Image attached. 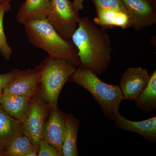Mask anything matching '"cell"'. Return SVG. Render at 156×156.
<instances>
[{
    "instance_id": "17",
    "label": "cell",
    "mask_w": 156,
    "mask_h": 156,
    "mask_svg": "<svg viewBox=\"0 0 156 156\" xmlns=\"http://www.w3.org/2000/svg\"><path fill=\"white\" fill-rule=\"evenodd\" d=\"M135 101V106L140 110L149 113L156 109V71L150 76L148 83Z\"/></svg>"
},
{
    "instance_id": "22",
    "label": "cell",
    "mask_w": 156,
    "mask_h": 156,
    "mask_svg": "<svg viewBox=\"0 0 156 156\" xmlns=\"http://www.w3.org/2000/svg\"><path fill=\"white\" fill-rule=\"evenodd\" d=\"M20 70H14L6 73L0 74V96L3 89L8 83L14 79L20 72Z\"/></svg>"
},
{
    "instance_id": "7",
    "label": "cell",
    "mask_w": 156,
    "mask_h": 156,
    "mask_svg": "<svg viewBox=\"0 0 156 156\" xmlns=\"http://www.w3.org/2000/svg\"><path fill=\"white\" fill-rule=\"evenodd\" d=\"M128 11L130 26L140 31L156 23V11L148 0H121Z\"/></svg>"
},
{
    "instance_id": "23",
    "label": "cell",
    "mask_w": 156,
    "mask_h": 156,
    "mask_svg": "<svg viewBox=\"0 0 156 156\" xmlns=\"http://www.w3.org/2000/svg\"><path fill=\"white\" fill-rule=\"evenodd\" d=\"M84 0H74L72 2V5L74 10L77 13H79L80 10H83L84 9L83 4Z\"/></svg>"
},
{
    "instance_id": "3",
    "label": "cell",
    "mask_w": 156,
    "mask_h": 156,
    "mask_svg": "<svg viewBox=\"0 0 156 156\" xmlns=\"http://www.w3.org/2000/svg\"><path fill=\"white\" fill-rule=\"evenodd\" d=\"M70 80L90 92L105 116L112 121L115 115L119 112L120 104L124 100L119 85L104 83L97 75L81 65L78 66Z\"/></svg>"
},
{
    "instance_id": "16",
    "label": "cell",
    "mask_w": 156,
    "mask_h": 156,
    "mask_svg": "<svg viewBox=\"0 0 156 156\" xmlns=\"http://www.w3.org/2000/svg\"><path fill=\"white\" fill-rule=\"evenodd\" d=\"M50 0H26L20 7L17 14L19 23L30 20L47 17Z\"/></svg>"
},
{
    "instance_id": "10",
    "label": "cell",
    "mask_w": 156,
    "mask_h": 156,
    "mask_svg": "<svg viewBox=\"0 0 156 156\" xmlns=\"http://www.w3.org/2000/svg\"><path fill=\"white\" fill-rule=\"evenodd\" d=\"M50 114L45 122L43 139L62 154L64 140L65 123L63 112L57 106L50 108Z\"/></svg>"
},
{
    "instance_id": "5",
    "label": "cell",
    "mask_w": 156,
    "mask_h": 156,
    "mask_svg": "<svg viewBox=\"0 0 156 156\" xmlns=\"http://www.w3.org/2000/svg\"><path fill=\"white\" fill-rule=\"evenodd\" d=\"M47 18L60 36L71 41L81 17L69 0H50Z\"/></svg>"
},
{
    "instance_id": "13",
    "label": "cell",
    "mask_w": 156,
    "mask_h": 156,
    "mask_svg": "<svg viewBox=\"0 0 156 156\" xmlns=\"http://www.w3.org/2000/svg\"><path fill=\"white\" fill-rule=\"evenodd\" d=\"M23 134V123L9 115L0 104V145L5 147L14 138Z\"/></svg>"
},
{
    "instance_id": "4",
    "label": "cell",
    "mask_w": 156,
    "mask_h": 156,
    "mask_svg": "<svg viewBox=\"0 0 156 156\" xmlns=\"http://www.w3.org/2000/svg\"><path fill=\"white\" fill-rule=\"evenodd\" d=\"M36 69L41 85L40 96L50 108L57 106L59 93L75 72L76 66L65 60L49 56Z\"/></svg>"
},
{
    "instance_id": "25",
    "label": "cell",
    "mask_w": 156,
    "mask_h": 156,
    "mask_svg": "<svg viewBox=\"0 0 156 156\" xmlns=\"http://www.w3.org/2000/svg\"><path fill=\"white\" fill-rule=\"evenodd\" d=\"M148 2L151 3V5H152L154 8L156 7V0H148Z\"/></svg>"
},
{
    "instance_id": "15",
    "label": "cell",
    "mask_w": 156,
    "mask_h": 156,
    "mask_svg": "<svg viewBox=\"0 0 156 156\" xmlns=\"http://www.w3.org/2000/svg\"><path fill=\"white\" fill-rule=\"evenodd\" d=\"M96 17L93 22L104 29L119 27L129 28L130 19L128 14L114 10H96Z\"/></svg>"
},
{
    "instance_id": "19",
    "label": "cell",
    "mask_w": 156,
    "mask_h": 156,
    "mask_svg": "<svg viewBox=\"0 0 156 156\" xmlns=\"http://www.w3.org/2000/svg\"><path fill=\"white\" fill-rule=\"evenodd\" d=\"M10 9V3H0V54L7 60L11 58L13 50L7 42L3 27V20L5 14Z\"/></svg>"
},
{
    "instance_id": "20",
    "label": "cell",
    "mask_w": 156,
    "mask_h": 156,
    "mask_svg": "<svg viewBox=\"0 0 156 156\" xmlns=\"http://www.w3.org/2000/svg\"><path fill=\"white\" fill-rule=\"evenodd\" d=\"M96 10H114L128 14L126 6L121 0H92Z\"/></svg>"
},
{
    "instance_id": "9",
    "label": "cell",
    "mask_w": 156,
    "mask_h": 156,
    "mask_svg": "<svg viewBox=\"0 0 156 156\" xmlns=\"http://www.w3.org/2000/svg\"><path fill=\"white\" fill-rule=\"evenodd\" d=\"M39 84V75L36 69L21 70L4 87L2 95H18L31 99L35 95Z\"/></svg>"
},
{
    "instance_id": "21",
    "label": "cell",
    "mask_w": 156,
    "mask_h": 156,
    "mask_svg": "<svg viewBox=\"0 0 156 156\" xmlns=\"http://www.w3.org/2000/svg\"><path fill=\"white\" fill-rule=\"evenodd\" d=\"M37 155L39 156H62L56 148L50 145L44 139H42L39 144Z\"/></svg>"
},
{
    "instance_id": "8",
    "label": "cell",
    "mask_w": 156,
    "mask_h": 156,
    "mask_svg": "<svg viewBox=\"0 0 156 156\" xmlns=\"http://www.w3.org/2000/svg\"><path fill=\"white\" fill-rule=\"evenodd\" d=\"M150 76L148 71L145 69L140 67L128 69L123 74L120 82L124 99L136 100L145 89Z\"/></svg>"
},
{
    "instance_id": "6",
    "label": "cell",
    "mask_w": 156,
    "mask_h": 156,
    "mask_svg": "<svg viewBox=\"0 0 156 156\" xmlns=\"http://www.w3.org/2000/svg\"><path fill=\"white\" fill-rule=\"evenodd\" d=\"M50 107L40 95L33 98L28 116L23 125V132L37 149L43 139V132Z\"/></svg>"
},
{
    "instance_id": "26",
    "label": "cell",
    "mask_w": 156,
    "mask_h": 156,
    "mask_svg": "<svg viewBox=\"0 0 156 156\" xmlns=\"http://www.w3.org/2000/svg\"><path fill=\"white\" fill-rule=\"evenodd\" d=\"M12 0H0V3H10Z\"/></svg>"
},
{
    "instance_id": "14",
    "label": "cell",
    "mask_w": 156,
    "mask_h": 156,
    "mask_svg": "<svg viewBox=\"0 0 156 156\" xmlns=\"http://www.w3.org/2000/svg\"><path fill=\"white\" fill-rule=\"evenodd\" d=\"M65 123L64 140L62 147V156H77V138L80 121L71 114L63 112Z\"/></svg>"
},
{
    "instance_id": "11",
    "label": "cell",
    "mask_w": 156,
    "mask_h": 156,
    "mask_svg": "<svg viewBox=\"0 0 156 156\" xmlns=\"http://www.w3.org/2000/svg\"><path fill=\"white\" fill-rule=\"evenodd\" d=\"M112 121L116 128L139 134L151 143L156 142V116L144 121L133 122L126 119L119 112Z\"/></svg>"
},
{
    "instance_id": "1",
    "label": "cell",
    "mask_w": 156,
    "mask_h": 156,
    "mask_svg": "<svg viewBox=\"0 0 156 156\" xmlns=\"http://www.w3.org/2000/svg\"><path fill=\"white\" fill-rule=\"evenodd\" d=\"M71 41L77 49L81 66L97 76L108 69L113 49L110 36L105 29L89 17H81Z\"/></svg>"
},
{
    "instance_id": "12",
    "label": "cell",
    "mask_w": 156,
    "mask_h": 156,
    "mask_svg": "<svg viewBox=\"0 0 156 156\" xmlns=\"http://www.w3.org/2000/svg\"><path fill=\"white\" fill-rule=\"evenodd\" d=\"M31 99L18 95H2L0 104L9 115L23 123L28 116Z\"/></svg>"
},
{
    "instance_id": "24",
    "label": "cell",
    "mask_w": 156,
    "mask_h": 156,
    "mask_svg": "<svg viewBox=\"0 0 156 156\" xmlns=\"http://www.w3.org/2000/svg\"><path fill=\"white\" fill-rule=\"evenodd\" d=\"M5 147L4 146L0 145V156H3Z\"/></svg>"
},
{
    "instance_id": "2",
    "label": "cell",
    "mask_w": 156,
    "mask_h": 156,
    "mask_svg": "<svg viewBox=\"0 0 156 156\" xmlns=\"http://www.w3.org/2000/svg\"><path fill=\"white\" fill-rule=\"evenodd\" d=\"M23 24L29 41L35 47L44 50L50 57L65 60L76 67L80 66L73 43L60 36L47 17L30 20Z\"/></svg>"
},
{
    "instance_id": "18",
    "label": "cell",
    "mask_w": 156,
    "mask_h": 156,
    "mask_svg": "<svg viewBox=\"0 0 156 156\" xmlns=\"http://www.w3.org/2000/svg\"><path fill=\"white\" fill-rule=\"evenodd\" d=\"M34 149H37L28 137L24 134H20L6 146L3 156H24L28 151Z\"/></svg>"
}]
</instances>
